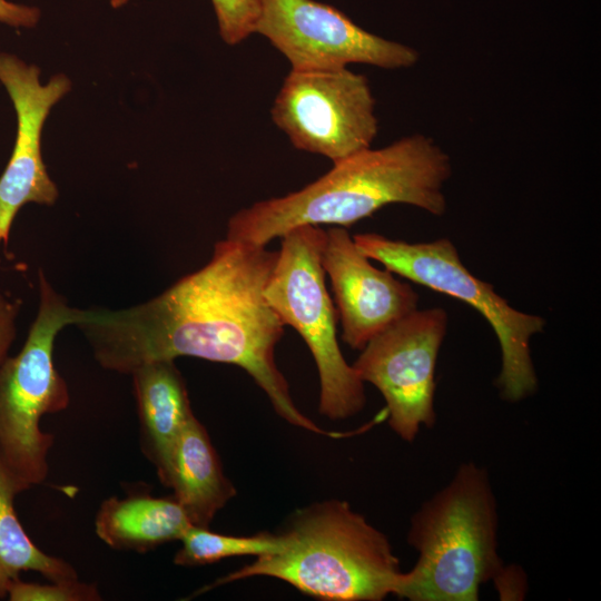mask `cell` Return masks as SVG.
Returning a JSON list of instances; mask_svg holds the SVG:
<instances>
[{
	"instance_id": "9c48e42d",
	"label": "cell",
	"mask_w": 601,
	"mask_h": 601,
	"mask_svg": "<svg viewBox=\"0 0 601 601\" xmlns=\"http://www.w3.org/2000/svg\"><path fill=\"white\" fill-rule=\"evenodd\" d=\"M447 325L444 308H416L372 338L352 364L382 394L388 425L405 442L436 422L435 371Z\"/></svg>"
},
{
	"instance_id": "5b68a950",
	"label": "cell",
	"mask_w": 601,
	"mask_h": 601,
	"mask_svg": "<svg viewBox=\"0 0 601 601\" xmlns=\"http://www.w3.org/2000/svg\"><path fill=\"white\" fill-rule=\"evenodd\" d=\"M76 308L39 272V307L23 347L0 364V463L21 492L45 482L53 436L41 430L45 414L69 404L68 386L53 363L58 332L73 325Z\"/></svg>"
},
{
	"instance_id": "2e32d148",
	"label": "cell",
	"mask_w": 601,
	"mask_h": 601,
	"mask_svg": "<svg viewBox=\"0 0 601 601\" xmlns=\"http://www.w3.org/2000/svg\"><path fill=\"white\" fill-rule=\"evenodd\" d=\"M21 493L16 481L0 463V598L20 573L35 571L49 581L77 580V571L62 559L40 550L28 536L14 509V496Z\"/></svg>"
},
{
	"instance_id": "9a60e30c",
	"label": "cell",
	"mask_w": 601,
	"mask_h": 601,
	"mask_svg": "<svg viewBox=\"0 0 601 601\" xmlns=\"http://www.w3.org/2000/svg\"><path fill=\"white\" fill-rule=\"evenodd\" d=\"M176 499L137 492L102 501L95 519L98 538L115 550L147 552L183 538L191 526Z\"/></svg>"
},
{
	"instance_id": "ba28073f",
	"label": "cell",
	"mask_w": 601,
	"mask_h": 601,
	"mask_svg": "<svg viewBox=\"0 0 601 601\" xmlns=\"http://www.w3.org/2000/svg\"><path fill=\"white\" fill-rule=\"evenodd\" d=\"M270 114L295 148L333 164L370 148L378 130L368 80L347 67L290 70Z\"/></svg>"
},
{
	"instance_id": "ffe728a7",
	"label": "cell",
	"mask_w": 601,
	"mask_h": 601,
	"mask_svg": "<svg viewBox=\"0 0 601 601\" xmlns=\"http://www.w3.org/2000/svg\"><path fill=\"white\" fill-rule=\"evenodd\" d=\"M492 581L501 600H523L528 593L526 573L518 564L503 563Z\"/></svg>"
},
{
	"instance_id": "8fae6325",
	"label": "cell",
	"mask_w": 601,
	"mask_h": 601,
	"mask_svg": "<svg viewBox=\"0 0 601 601\" xmlns=\"http://www.w3.org/2000/svg\"><path fill=\"white\" fill-rule=\"evenodd\" d=\"M39 68L16 56L0 52V81L17 114V138L10 160L0 177V244H7L19 209L28 203L52 205L58 189L41 155V132L51 107L71 88L65 75L48 83L39 81Z\"/></svg>"
},
{
	"instance_id": "277c9868",
	"label": "cell",
	"mask_w": 601,
	"mask_h": 601,
	"mask_svg": "<svg viewBox=\"0 0 601 601\" xmlns=\"http://www.w3.org/2000/svg\"><path fill=\"white\" fill-rule=\"evenodd\" d=\"M407 543L417 552L396 597L411 601H476L504 563L499 510L489 472L460 464L452 479L410 520Z\"/></svg>"
},
{
	"instance_id": "30bf717a",
	"label": "cell",
	"mask_w": 601,
	"mask_h": 601,
	"mask_svg": "<svg viewBox=\"0 0 601 601\" xmlns=\"http://www.w3.org/2000/svg\"><path fill=\"white\" fill-rule=\"evenodd\" d=\"M255 32L280 52L292 70H333L349 63L383 69L414 66L418 52L357 26L338 9L315 0H260Z\"/></svg>"
},
{
	"instance_id": "ac0fdd59",
	"label": "cell",
	"mask_w": 601,
	"mask_h": 601,
	"mask_svg": "<svg viewBox=\"0 0 601 601\" xmlns=\"http://www.w3.org/2000/svg\"><path fill=\"white\" fill-rule=\"evenodd\" d=\"M10 601H98L101 595L95 584L77 580L29 583L14 581L7 593Z\"/></svg>"
},
{
	"instance_id": "d6986e66",
	"label": "cell",
	"mask_w": 601,
	"mask_h": 601,
	"mask_svg": "<svg viewBox=\"0 0 601 601\" xmlns=\"http://www.w3.org/2000/svg\"><path fill=\"white\" fill-rule=\"evenodd\" d=\"M219 35L230 46L238 45L253 32L260 14V0H211Z\"/></svg>"
},
{
	"instance_id": "4fadbf2b",
	"label": "cell",
	"mask_w": 601,
	"mask_h": 601,
	"mask_svg": "<svg viewBox=\"0 0 601 601\" xmlns=\"http://www.w3.org/2000/svg\"><path fill=\"white\" fill-rule=\"evenodd\" d=\"M141 450L167 486L177 441L194 412L175 361H152L131 374Z\"/></svg>"
},
{
	"instance_id": "5bb4252c",
	"label": "cell",
	"mask_w": 601,
	"mask_h": 601,
	"mask_svg": "<svg viewBox=\"0 0 601 601\" xmlns=\"http://www.w3.org/2000/svg\"><path fill=\"white\" fill-rule=\"evenodd\" d=\"M167 487L195 526L209 528L235 495L205 426L195 414L185 425L174 451Z\"/></svg>"
},
{
	"instance_id": "e0dca14e",
	"label": "cell",
	"mask_w": 601,
	"mask_h": 601,
	"mask_svg": "<svg viewBox=\"0 0 601 601\" xmlns=\"http://www.w3.org/2000/svg\"><path fill=\"white\" fill-rule=\"evenodd\" d=\"M181 546L174 563L183 566L204 565L223 559L243 555L263 556L283 551L286 536L282 533L260 532L254 535H229L209 528L191 525L180 539Z\"/></svg>"
},
{
	"instance_id": "7c38bea8",
	"label": "cell",
	"mask_w": 601,
	"mask_h": 601,
	"mask_svg": "<svg viewBox=\"0 0 601 601\" xmlns=\"http://www.w3.org/2000/svg\"><path fill=\"white\" fill-rule=\"evenodd\" d=\"M322 266L342 325V339L362 349L372 338L417 308L420 296L388 269L373 266L345 227L326 230Z\"/></svg>"
},
{
	"instance_id": "7a4b0ae2",
	"label": "cell",
	"mask_w": 601,
	"mask_h": 601,
	"mask_svg": "<svg viewBox=\"0 0 601 601\" xmlns=\"http://www.w3.org/2000/svg\"><path fill=\"white\" fill-rule=\"evenodd\" d=\"M451 174L450 157L431 137H403L334 162L328 173L297 191L236 211L227 223L226 238L266 246L302 225L349 227L390 204L442 216L443 189Z\"/></svg>"
},
{
	"instance_id": "3957f363",
	"label": "cell",
	"mask_w": 601,
	"mask_h": 601,
	"mask_svg": "<svg viewBox=\"0 0 601 601\" xmlns=\"http://www.w3.org/2000/svg\"><path fill=\"white\" fill-rule=\"evenodd\" d=\"M280 532L283 551L257 556L195 595L254 577L282 580L321 600L382 601L396 594L404 571L390 540L348 502L329 499L297 509Z\"/></svg>"
},
{
	"instance_id": "8992f818",
	"label": "cell",
	"mask_w": 601,
	"mask_h": 601,
	"mask_svg": "<svg viewBox=\"0 0 601 601\" xmlns=\"http://www.w3.org/2000/svg\"><path fill=\"white\" fill-rule=\"evenodd\" d=\"M280 238L265 298L284 325L303 337L314 357L319 377V413L332 421L349 418L364 410L366 394L337 342L338 315L322 266L326 230L302 225Z\"/></svg>"
},
{
	"instance_id": "44dd1931",
	"label": "cell",
	"mask_w": 601,
	"mask_h": 601,
	"mask_svg": "<svg viewBox=\"0 0 601 601\" xmlns=\"http://www.w3.org/2000/svg\"><path fill=\"white\" fill-rule=\"evenodd\" d=\"M19 309V300H12L0 292V364L8 356V351L16 337Z\"/></svg>"
},
{
	"instance_id": "7402d4cb",
	"label": "cell",
	"mask_w": 601,
	"mask_h": 601,
	"mask_svg": "<svg viewBox=\"0 0 601 601\" xmlns=\"http://www.w3.org/2000/svg\"><path fill=\"white\" fill-rule=\"evenodd\" d=\"M40 11L33 7L0 0V22L12 27L30 28L37 24Z\"/></svg>"
},
{
	"instance_id": "6da1fadb",
	"label": "cell",
	"mask_w": 601,
	"mask_h": 601,
	"mask_svg": "<svg viewBox=\"0 0 601 601\" xmlns=\"http://www.w3.org/2000/svg\"><path fill=\"white\" fill-rule=\"evenodd\" d=\"M278 250L228 238L209 262L158 296L111 311L77 308L76 325L93 357L109 371L131 374L142 364L191 356L242 367L289 424L329 436L296 406L275 361L284 323L264 292Z\"/></svg>"
},
{
	"instance_id": "52a82bcc",
	"label": "cell",
	"mask_w": 601,
	"mask_h": 601,
	"mask_svg": "<svg viewBox=\"0 0 601 601\" xmlns=\"http://www.w3.org/2000/svg\"><path fill=\"white\" fill-rule=\"evenodd\" d=\"M353 239L370 259L413 283L457 298L476 309L493 328L501 348L495 384L503 400L520 402L538 390L530 341L545 327L543 317L512 307L493 285L475 277L449 238L407 243L375 233Z\"/></svg>"
}]
</instances>
